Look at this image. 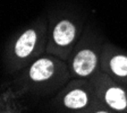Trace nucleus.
<instances>
[{
  "label": "nucleus",
  "instance_id": "nucleus-1",
  "mask_svg": "<svg viewBox=\"0 0 127 113\" xmlns=\"http://www.w3.org/2000/svg\"><path fill=\"white\" fill-rule=\"evenodd\" d=\"M78 35V26L74 22L69 18H61L53 25L51 32V44L65 54L67 53V50L73 47Z\"/></svg>",
  "mask_w": 127,
  "mask_h": 113
},
{
  "label": "nucleus",
  "instance_id": "nucleus-2",
  "mask_svg": "<svg viewBox=\"0 0 127 113\" xmlns=\"http://www.w3.org/2000/svg\"><path fill=\"white\" fill-rule=\"evenodd\" d=\"M100 62L99 53L90 46L79 47L70 60V70L81 78H86L96 71Z\"/></svg>",
  "mask_w": 127,
  "mask_h": 113
},
{
  "label": "nucleus",
  "instance_id": "nucleus-3",
  "mask_svg": "<svg viewBox=\"0 0 127 113\" xmlns=\"http://www.w3.org/2000/svg\"><path fill=\"white\" fill-rule=\"evenodd\" d=\"M57 71L56 60L52 58H40L30 68V77L34 82H45L53 77Z\"/></svg>",
  "mask_w": 127,
  "mask_h": 113
},
{
  "label": "nucleus",
  "instance_id": "nucleus-4",
  "mask_svg": "<svg viewBox=\"0 0 127 113\" xmlns=\"http://www.w3.org/2000/svg\"><path fill=\"white\" fill-rule=\"evenodd\" d=\"M103 100L111 110L117 112L127 111V92L118 85L107 87L103 94Z\"/></svg>",
  "mask_w": 127,
  "mask_h": 113
},
{
  "label": "nucleus",
  "instance_id": "nucleus-5",
  "mask_svg": "<svg viewBox=\"0 0 127 113\" xmlns=\"http://www.w3.org/2000/svg\"><path fill=\"white\" fill-rule=\"evenodd\" d=\"M37 39L39 35L34 28L26 29L24 32L15 43V54L17 55V58H27L32 52H34Z\"/></svg>",
  "mask_w": 127,
  "mask_h": 113
},
{
  "label": "nucleus",
  "instance_id": "nucleus-6",
  "mask_svg": "<svg viewBox=\"0 0 127 113\" xmlns=\"http://www.w3.org/2000/svg\"><path fill=\"white\" fill-rule=\"evenodd\" d=\"M107 69L116 78L127 79V54L123 52H115L104 60Z\"/></svg>",
  "mask_w": 127,
  "mask_h": 113
},
{
  "label": "nucleus",
  "instance_id": "nucleus-7",
  "mask_svg": "<svg viewBox=\"0 0 127 113\" xmlns=\"http://www.w3.org/2000/svg\"><path fill=\"white\" fill-rule=\"evenodd\" d=\"M89 94L82 88H73L63 98L64 106L69 110H82L89 104Z\"/></svg>",
  "mask_w": 127,
  "mask_h": 113
},
{
  "label": "nucleus",
  "instance_id": "nucleus-8",
  "mask_svg": "<svg viewBox=\"0 0 127 113\" xmlns=\"http://www.w3.org/2000/svg\"><path fill=\"white\" fill-rule=\"evenodd\" d=\"M94 113H110V112H109V111H104V110H99Z\"/></svg>",
  "mask_w": 127,
  "mask_h": 113
}]
</instances>
